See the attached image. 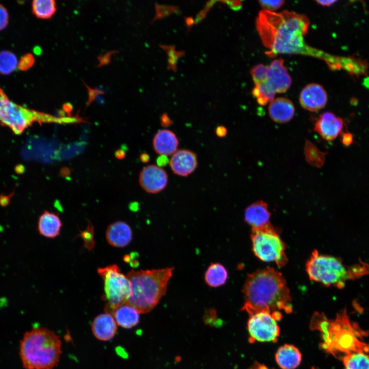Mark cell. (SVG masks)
<instances>
[{
  "instance_id": "1",
  "label": "cell",
  "mask_w": 369,
  "mask_h": 369,
  "mask_svg": "<svg viewBox=\"0 0 369 369\" xmlns=\"http://www.w3.org/2000/svg\"><path fill=\"white\" fill-rule=\"evenodd\" d=\"M310 21L306 16L284 10L277 13L265 10L259 12L256 27L269 57L279 54H298L326 60L323 52L308 46L304 36Z\"/></svg>"
},
{
  "instance_id": "2",
  "label": "cell",
  "mask_w": 369,
  "mask_h": 369,
  "mask_svg": "<svg viewBox=\"0 0 369 369\" xmlns=\"http://www.w3.org/2000/svg\"><path fill=\"white\" fill-rule=\"evenodd\" d=\"M244 303L241 310L249 316L265 311L292 312L291 297L282 274L267 267L249 274L243 286Z\"/></svg>"
},
{
  "instance_id": "3",
  "label": "cell",
  "mask_w": 369,
  "mask_h": 369,
  "mask_svg": "<svg viewBox=\"0 0 369 369\" xmlns=\"http://www.w3.org/2000/svg\"><path fill=\"white\" fill-rule=\"evenodd\" d=\"M61 342L55 333L44 327L26 332L20 341L19 354L26 369H53L59 361Z\"/></svg>"
},
{
  "instance_id": "4",
  "label": "cell",
  "mask_w": 369,
  "mask_h": 369,
  "mask_svg": "<svg viewBox=\"0 0 369 369\" xmlns=\"http://www.w3.org/2000/svg\"><path fill=\"white\" fill-rule=\"evenodd\" d=\"M173 268L151 270H132L127 277L130 281L131 294L127 303L140 313L151 311L166 294Z\"/></svg>"
},
{
  "instance_id": "5",
  "label": "cell",
  "mask_w": 369,
  "mask_h": 369,
  "mask_svg": "<svg viewBox=\"0 0 369 369\" xmlns=\"http://www.w3.org/2000/svg\"><path fill=\"white\" fill-rule=\"evenodd\" d=\"M365 336L357 324L352 323L344 310L338 313L336 319L331 321L327 334L321 338V347L325 352L337 356L363 351L369 353V345L360 339Z\"/></svg>"
},
{
  "instance_id": "6",
  "label": "cell",
  "mask_w": 369,
  "mask_h": 369,
  "mask_svg": "<svg viewBox=\"0 0 369 369\" xmlns=\"http://www.w3.org/2000/svg\"><path fill=\"white\" fill-rule=\"evenodd\" d=\"M306 271L312 281L341 288L347 280L365 274L368 269L364 265L346 266L340 259L314 250L306 262Z\"/></svg>"
},
{
  "instance_id": "7",
  "label": "cell",
  "mask_w": 369,
  "mask_h": 369,
  "mask_svg": "<svg viewBox=\"0 0 369 369\" xmlns=\"http://www.w3.org/2000/svg\"><path fill=\"white\" fill-rule=\"evenodd\" d=\"M59 119L25 107L10 100L0 88V123L8 127L15 135L21 134L33 123L58 121Z\"/></svg>"
},
{
  "instance_id": "8",
  "label": "cell",
  "mask_w": 369,
  "mask_h": 369,
  "mask_svg": "<svg viewBox=\"0 0 369 369\" xmlns=\"http://www.w3.org/2000/svg\"><path fill=\"white\" fill-rule=\"evenodd\" d=\"M251 239L253 251L259 259L275 262L279 267L286 264V245L271 223L262 228L252 229Z\"/></svg>"
},
{
  "instance_id": "9",
  "label": "cell",
  "mask_w": 369,
  "mask_h": 369,
  "mask_svg": "<svg viewBox=\"0 0 369 369\" xmlns=\"http://www.w3.org/2000/svg\"><path fill=\"white\" fill-rule=\"evenodd\" d=\"M97 272L104 282L106 312L111 314L115 308L127 302L131 294V283L115 264L99 268Z\"/></svg>"
},
{
  "instance_id": "10",
  "label": "cell",
  "mask_w": 369,
  "mask_h": 369,
  "mask_svg": "<svg viewBox=\"0 0 369 369\" xmlns=\"http://www.w3.org/2000/svg\"><path fill=\"white\" fill-rule=\"evenodd\" d=\"M283 64L281 58L273 60L268 66L264 80L253 88L252 94L260 105L270 103L276 93H284L290 87L292 79Z\"/></svg>"
},
{
  "instance_id": "11",
  "label": "cell",
  "mask_w": 369,
  "mask_h": 369,
  "mask_svg": "<svg viewBox=\"0 0 369 369\" xmlns=\"http://www.w3.org/2000/svg\"><path fill=\"white\" fill-rule=\"evenodd\" d=\"M273 313L262 311L250 316L247 329L250 342H276L279 336V327Z\"/></svg>"
},
{
  "instance_id": "12",
  "label": "cell",
  "mask_w": 369,
  "mask_h": 369,
  "mask_svg": "<svg viewBox=\"0 0 369 369\" xmlns=\"http://www.w3.org/2000/svg\"><path fill=\"white\" fill-rule=\"evenodd\" d=\"M168 175L157 165H149L142 168L139 176L141 187L147 193L156 194L163 191L168 183Z\"/></svg>"
},
{
  "instance_id": "13",
  "label": "cell",
  "mask_w": 369,
  "mask_h": 369,
  "mask_svg": "<svg viewBox=\"0 0 369 369\" xmlns=\"http://www.w3.org/2000/svg\"><path fill=\"white\" fill-rule=\"evenodd\" d=\"M327 101V95L324 88L317 84H308L300 92L299 102L305 110L317 111L324 107Z\"/></svg>"
},
{
  "instance_id": "14",
  "label": "cell",
  "mask_w": 369,
  "mask_h": 369,
  "mask_svg": "<svg viewBox=\"0 0 369 369\" xmlns=\"http://www.w3.org/2000/svg\"><path fill=\"white\" fill-rule=\"evenodd\" d=\"M173 172L180 176L186 177L196 169L198 161L196 154L188 149L177 150L169 160Z\"/></svg>"
},
{
  "instance_id": "15",
  "label": "cell",
  "mask_w": 369,
  "mask_h": 369,
  "mask_svg": "<svg viewBox=\"0 0 369 369\" xmlns=\"http://www.w3.org/2000/svg\"><path fill=\"white\" fill-rule=\"evenodd\" d=\"M343 125L341 118L336 116L333 113L326 112L319 116L315 122L314 130L324 139L332 141L340 134Z\"/></svg>"
},
{
  "instance_id": "16",
  "label": "cell",
  "mask_w": 369,
  "mask_h": 369,
  "mask_svg": "<svg viewBox=\"0 0 369 369\" xmlns=\"http://www.w3.org/2000/svg\"><path fill=\"white\" fill-rule=\"evenodd\" d=\"M271 213L268 204L262 200L257 201L249 206L244 212V219L252 229H260L266 227L270 222Z\"/></svg>"
},
{
  "instance_id": "17",
  "label": "cell",
  "mask_w": 369,
  "mask_h": 369,
  "mask_svg": "<svg viewBox=\"0 0 369 369\" xmlns=\"http://www.w3.org/2000/svg\"><path fill=\"white\" fill-rule=\"evenodd\" d=\"M152 145L157 154L168 156L173 155L177 150L179 140L174 132L169 129H162L155 134Z\"/></svg>"
},
{
  "instance_id": "18",
  "label": "cell",
  "mask_w": 369,
  "mask_h": 369,
  "mask_svg": "<svg viewBox=\"0 0 369 369\" xmlns=\"http://www.w3.org/2000/svg\"><path fill=\"white\" fill-rule=\"evenodd\" d=\"M106 237L111 245L116 248H124L130 243L132 238V231L127 223L117 221L108 227Z\"/></svg>"
},
{
  "instance_id": "19",
  "label": "cell",
  "mask_w": 369,
  "mask_h": 369,
  "mask_svg": "<svg viewBox=\"0 0 369 369\" xmlns=\"http://www.w3.org/2000/svg\"><path fill=\"white\" fill-rule=\"evenodd\" d=\"M91 329L98 340L108 341L112 339L117 331V323L113 316L108 313L101 314L93 320Z\"/></svg>"
},
{
  "instance_id": "20",
  "label": "cell",
  "mask_w": 369,
  "mask_h": 369,
  "mask_svg": "<svg viewBox=\"0 0 369 369\" xmlns=\"http://www.w3.org/2000/svg\"><path fill=\"white\" fill-rule=\"evenodd\" d=\"M295 111L292 101L282 97L273 99L268 107L271 118L278 124L286 123L291 120L294 115Z\"/></svg>"
},
{
  "instance_id": "21",
  "label": "cell",
  "mask_w": 369,
  "mask_h": 369,
  "mask_svg": "<svg viewBox=\"0 0 369 369\" xmlns=\"http://www.w3.org/2000/svg\"><path fill=\"white\" fill-rule=\"evenodd\" d=\"M301 360V353L293 345L286 344L280 346L275 354V360L281 369H295Z\"/></svg>"
},
{
  "instance_id": "22",
  "label": "cell",
  "mask_w": 369,
  "mask_h": 369,
  "mask_svg": "<svg viewBox=\"0 0 369 369\" xmlns=\"http://www.w3.org/2000/svg\"><path fill=\"white\" fill-rule=\"evenodd\" d=\"M62 225V222L57 214L45 211L39 218L38 230L41 235L54 238L60 234Z\"/></svg>"
},
{
  "instance_id": "23",
  "label": "cell",
  "mask_w": 369,
  "mask_h": 369,
  "mask_svg": "<svg viewBox=\"0 0 369 369\" xmlns=\"http://www.w3.org/2000/svg\"><path fill=\"white\" fill-rule=\"evenodd\" d=\"M139 314L135 308L126 303L115 308L111 315L118 325L123 328L131 329L139 322Z\"/></svg>"
},
{
  "instance_id": "24",
  "label": "cell",
  "mask_w": 369,
  "mask_h": 369,
  "mask_svg": "<svg viewBox=\"0 0 369 369\" xmlns=\"http://www.w3.org/2000/svg\"><path fill=\"white\" fill-rule=\"evenodd\" d=\"M228 272L221 264L212 263L205 272L206 283L211 287L216 288L224 284L228 278Z\"/></svg>"
},
{
  "instance_id": "25",
  "label": "cell",
  "mask_w": 369,
  "mask_h": 369,
  "mask_svg": "<svg viewBox=\"0 0 369 369\" xmlns=\"http://www.w3.org/2000/svg\"><path fill=\"white\" fill-rule=\"evenodd\" d=\"M344 369H369V356L363 351L353 352L341 358Z\"/></svg>"
},
{
  "instance_id": "26",
  "label": "cell",
  "mask_w": 369,
  "mask_h": 369,
  "mask_svg": "<svg viewBox=\"0 0 369 369\" xmlns=\"http://www.w3.org/2000/svg\"><path fill=\"white\" fill-rule=\"evenodd\" d=\"M304 153L308 163L318 168L322 167L327 154L326 152L321 151L313 143L308 139L305 140Z\"/></svg>"
},
{
  "instance_id": "27",
  "label": "cell",
  "mask_w": 369,
  "mask_h": 369,
  "mask_svg": "<svg viewBox=\"0 0 369 369\" xmlns=\"http://www.w3.org/2000/svg\"><path fill=\"white\" fill-rule=\"evenodd\" d=\"M32 11L38 18H50L56 11V3L52 0H35L32 4Z\"/></svg>"
},
{
  "instance_id": "28",
  "label": "cell",
  "mask_w": 369,
  "mask_h": 369,
  "mask_svg": "<svg viewBox=\"0 0 369 369\" xmlns=\"http://www.w3.org/2000/svg\"><path fill=\"white\" fill-rule=\"evenodd\" d=\"M18 61L15 55L8 50L0 52V74L7 75L17 67Z\"/></svg>"
},
{
  "instance_id": "29",
  "label": "cell",
  "mask_w": 369,
  "mask_h": 369,
  "mask_svg": "<svg viewBox=\"0 0 369 369\" xmlns=\"http://www.w3.org/2000/svg\"><path fill=\"white\" fill-rule=\"evenodd\" d=\"M160 47L166 52L168 55V69L176 72L178 60L184 55V52L183 51H177L175 46L173 45H161Z\"/></svg>"
},
{
  "instance_id": "30",
  "label": "cell",
  "mask_w": 369,
  "mask_h": 369,
  "mask_svg": "<svg viewBox=\"0 0 369 369\" xmlns=\"http://www.w3.org/2000/svg\"><path fill=\"white\" fill-rule=\"evenodd\" d=\"M268 71V66L259 64L253 67L251 74L255 86L262 83L266 78Z\"/></svg>"
},
{
  "instance_id": "31",
  "label": "cell",
  "mask_w": 369,
  "mask_h": 369,
  "mask_svg": "<svg viewBox=\"0 0 369 369\" xmlns=\"http://www.w3.org/2000/svg\"><path fill=\"white\" fill-rule=\"evenodd\" d=\"M156 14L152 22L167 17L173 13H179V8L176 6L155 4Z\"/></svg>"
},
{
  "instance_id": "32",
  "label": "cell",
  "mask_w": 369,
  "mask_h": 369,
  "mask_svg": "<svg viewBox=\"0 0 369 369\" xmlns=\"http://www.w3.org/2000/svg\"><path fill=\"white\" fill-rule=\"evenodd\" d=\"M78 236L81 237L84 241V247L88 250L93 249L95 245L94 239V228L91 224H89L86 229L81 231Z\"/></svg>"
},
{
  "instance_id": "33",
  "label": "cell",
  "mask_w": 369,
  "mask_h": 369,
  "mask_svg": "<svg viewBox=\"0 0 369 369\" xmlns=\"http://www.w3.org/2000/svg\"><path fill=\"white\" fill-rule=\"evenodd\" d=\"M35 59L33 55L27 53L23 56L18 62L17 68L22 71H26L30 68L34 64Z\"/></svg>"
},
{
  "instance_id": "34",
  "label": "cell",
  "mask_w": 369,
  "mask_h": 369,
  "mask_svg": "<svg viewBox=\"0 0 369 369\" xmlns=\"http://www.w3.org/2000/svg\"><path fill=\"white\" fill-rule=\"evenodd\" d=\"M260 5L263 10L274 12V11L281 7L283 4L284 1H259Z\"/></svg>"
},
{
  "instance_id": "35",
  "label": "cell",
  "mask_w": 369,
  "mask_h": 369,
  "mask_svg": "<svg viewBox=\"0 0 369 369\" xmlns=\"http://www.w3.org/2000/svg\"><path fill=\"white\" fill-rule=\"evenodd\" d=\"M9 14L6 8L0 4V31L4 29L8 25Z\"/></svg>"
},
{
  "instance_id": "36",
  "label": "cell",
  "mask_w": 369,
  "mask_h": 369,
  "mask_svg": "<svg viewBox=\"0 0 369 369\" xmlns=\"http://www.w3.org/2000/svg\"><path fill=\"white\" fill-rule=\"evenodd\" d=\"M173 123V120L167 113H162L160 116V124L163 127H170Z\"/></svg>"
},
{
  "instance_id": "37",
  "label": "cell",
  "mask_w": 369,
  "mask_h": 369,
  "mask_svg": "<svg viewBox=\"0 0 369 369\" xmlns=\"http://www.w3.org/2000/svg\"><path fill=\"white\" fill-rule=\"evenodd\" d=\"M210 10V9L207 7L201 10L196 15L195 19V23L198 24L206 16L208 12Z\"/></svg>"
},
{
  "instance_id": "38",
  "label": "cell",
  "mask_w": 369,
  "mask_h": 369,
  "mask_svg": "<svg viewBox=\"0 0 369 369\" xmlns=\"http://www.w3.org/2000/svg\"><path fill=\"white\" fill-rule=\"evenodd\" d=\"M222 2L225 3L230 8L234 10L240 9L242 6L241 2L238 1H226Z\"/></svg>"
},
{
  "instance_id": "39",
  "label": "cell",
  "mask_w": 369,
  "mask_h": 369,
  "mask_svg": "<svg viewBox=\"0 0 369 369\" xmlns=\"http://www.w3.org/2000/svg\"><path fill=\"white\" fill-rule=\"evenodd\" d=\"M168 156L165 155H159L156 159L157 165L162 168L169 163Z\"/></svg>"
},
{
  "instance_id": "40",
  "label": "cell",
  "mask_w": 369,
  "mask_h": 369,
  "mask_svg": "<svg viewBox=\"0 0 369 369\" xmlns=\"http://www.w3.org/2000/svg\"><path fill=\"white\" fill-rule=\"evenodd\" d=\"M228 133L227 129L223 126H219L215 129V134L219 137H223Z\"/></svg>"
},
{
  "instance_id": "41",
  "label": "cell",
  "mask_w": 369,
  "mask_h": 369,
  "mask_svg": "<svg viewBox=\"0 0 369 369\" xmlns=\"http://www.w3.org/2000/svg\"><path fill=\"white\" fill-rule=\"evenodd\" d=\"M353 141V137L350 133H345L342 137V142L345 145H350Z\"/></svg>"
},
{
  "instance_id": "42",
  "label": "cell",
  "mask_w": 369,
  "mask_h": 369,
  "mask_svg": "<svg viewBox=\"0 0 369 369\" xmlns=\"http://www.w3.org/2000/svg\"><path fill=\"white\" fill-rule=\"evenodd\" d=\"M185 23L188 28L190 29L192 26L195 24V19L191 16H188L185 18Z\"/></svg>"
},
{
  "instance_id": "43",
  "label": "cell",
  "mask_w": 369,
  "mask_h": 369,
  "mask_svg": "<svg viewBox=\"0 0 369 369\" xmlns=\"http://www.w3.org/2000/svg\"><path fill=\"white\" fill-rule=\"evenodd\" d=\"M319 4L324 6H330L336 2V1H316Z\"/></svg>"
},
{
  "instance_id": "44",
  "label": "cell",
  "mask_w": 369,
  "mask_h": 369,
  "mask_svg": "<svg viewBox=\"0 0 369 369\" xmlns=\"http://www.w3.org/2000/svg\"><path fill=\"white\" fill-rule=\"evenodd\" d=\"M140 159L142 162L147 163L150 160V156L146 153H143L140 155Z\"/></svg>"
}]
</instances>
